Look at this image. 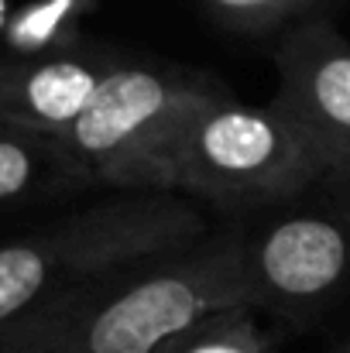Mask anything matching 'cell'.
<instances>
[{"label": "cell", "instance_id": "6", "mask_svg": "<svg viewBox=\"0 0 350 353\" xmlns=\"http://www.w3.org/2000/svg\"><path fill=\"white\" fill-rule=\"evenodd\" d=\"M275 103L299 120L333 179H350V41L327 21H302L275 38Z\"/></svg>", "mask_w": 350, "mask_h": 353}, {"label": "cell", "instance_id": "12", "mask_svg": "<svg viewBox=\"0 0 350 353\" xmlns=\"http://www.w3.org/2000/svg\"><path fill=\"white\" fill-rule=\"evenodd\" d=\"M10 14H14L10 0H0V38H3V31H7V21H10Z\"/></svg>", "mask_w": 350, "mask_h": 353}, {"label": "cell", "instance_id": "4", "mask_svg": "<svg viewBox=\"0 0 350 353\" xmlns=\"http://www.w3.org/2000/svg\"><path fill=\"white\" fill-rule=\"evenodd\" d=\"M224 83L172 62L124 59L90 107L55 141L93 185L117 192H172L168 168L186 120Z\"/></svg>", "mask_w": 350, "mask_h": 353}, {"label": "cell", "instance_id": "3", "mask_svg": "<svg viewBox=\"0 0 350 353\" xmlns=\"http://www.w3.org/2000/svg\"><path fill=\"white\" fill-rule=\"evenodd\" d=\"M210 234L193 199L175 192H124L38 234L0 243V336L52 295L189 247Z\"/></svg>", "mask_w": 350, "mask_h": 353}, {"label": "cell", "instance_id": "7", "mask_svg": "<svg viewBox=\"0 0 350 353\" xmlns=\"http://www.w3.org/2000/svg\"><path fill=\"white\" fill-rule=\"evenodd\" d=\"M124 59L104 48H69L41 59H0V123L59 137Z\"/></svg>", "mask_w": 350, "mask_h": 353}, {"label": "cell", "instance_id": "10", "mask_svg": "<svg viewBox=\"0 0 350 353\" xmlns=\"http://www.w3.org/2000/svg\"><path fill=\"white\" fill-rule=\"evenodd\" d=\"M100 0H24L0 38V59H41L79 48V28Z\"/></svg>", "mask_w": 350, "mask_h": 353}, {"label": "cell", "instance_id": "2", "mask_svg": "<svg viewBox=\"0 0 350 353\" xmlns=\"http://www.w3.org/2000/svg\"><path fill=\"white\" fill-rule=\"evenodd\" d=\"M333 179L309 130L282 103H244L224 86L186 120L168 189L231 216L275 213Z\"/></svg>", "mask_w": 350, "mask_h": 353}, {"label": "cell", "instance_id": "8", "mask_svg": "<svg viewBox=\"0 0 350 353\" xmlns=\"http://www.w3.org/2000/svg\"><path fill=\"white\" fill-rule=\"evenodd\" d=\"M93 185L79 161L45 134L0 123V206Z\"/></svg>", "mask_w": 350, "mask_h": 353}, {"label": "cell", "instance_id": "13", "mask_svg": "<svg viewBox=\"0 0 350 353\" xmlns=\"http://www.w3.org/2000/svg\"><path fill=\"white\" fill-rule=\"evenodd\" d=\"M333 353H350V336H347V340H344V343H340V347H337Z\"/></svg>", "mask_w": 350, "mask_h": 353}, {"label": "cell", "instance_id": "11", "mask_svg": "<svg viewBox=\"0 0 350 353\" xmlns=\"http://www.w3.org/2000/svg\"><path fill=\"white\" fill-rule=\"evenodd\" d=\"M327 0H200V7L220 28L237 34H282L302 21L323 17Z\"/></svg>", "mask_w": 350, "mask_h": 353}, {"label": "cell", "instance_id": "5", "mask_svg": "<svg viewBox=\"0 0 350 353\" xmlns=\"http://www.w3.org/2000/svg\"><path fill=\"white\" fill-rule=\"evenodd\" d=\"M247 305L299 333L350 295V179H327L247 227Z\"/></svg>", "mask_w": 350, "mask_h": 353}, {"label": "cell", "instance_id": "9", "mask_svg": "<svg viewBox=\"0 0 350 353\" xmlns=\"http://www.w3.org/2000/svg\"><path fill=\"white\" fill-rule=\"evenodd\" d=\"M285 336H292V330L264 312L251 305H227L172 333L151 353H275Z\"/></svg>", "mask_w": 350, "mask_h": 353}, {"label": "cell", "instance_id": "1", "mask_svg": "<svg viewBox=\"0 0 350 353\" xmlns=\"http://www.w3.org/2000/svg\"><path fill=\"white\" fill-rule=\"evenodd\" d=\"M244 264L247 227L206 234L52 295L0 336V353H151L217 309L247 305Z\"/></svg>", "mask_w": 350, "mask_h": 353}]
</instances>
